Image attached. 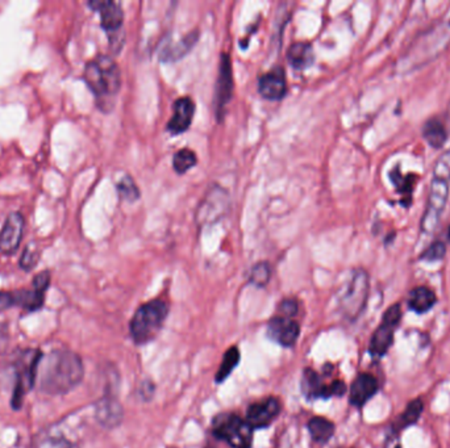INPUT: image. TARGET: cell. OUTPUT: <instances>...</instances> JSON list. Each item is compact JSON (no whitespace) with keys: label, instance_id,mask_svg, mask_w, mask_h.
<instances>
[{"label":"cell","instance_id":"31","mask_svg":"<svg viewBox=\"0 0 450 448\" xmlns=\"http://www.w3.org/2000/svg\"><path fill=\"white\" fill-rule=\"evenodd\" d=\"M433 178L450 182V149L437 159L433 167Z\"/></svg>","mask_w":450,"mask_h":448},{"label":"cell","instance_id":"25","mask_svg":"<svg viewBox=\"0 0 450 448\" xmlns=\"http://www.w3.org/2000/svg\"><path fill=\"white\" fill-rule=\"evenodd\" d=\"M390 178H391V182L394 183L398 188V192L402 194L403 196V200H407L411 204V195L413 192V188H415V183L418 181V176L416 175H407V176H403L400 170L395 168L391 172H390Z\"/></svg>","mask_w":450,"mask_h":448},{"label":"cell","instance_id":"32","mask_svg":"<svg viewBox=\"0 0 450 448\" xmlns=\"http://www.w3.org/2000/svg\"><path fill=\"white\" fill-rule=\"evenodd\" d=\"M445 252H447V246L444 242H435L432 243L425 252H422V261H428V262H437V261H441L444 256H445Z\"/></svg>","mask_w":450,"mask_h":448},{"label":"cell","instance_id":"13","mask_svg":"<svg viewBox=\"0 0 450 448\" xmlns=\"http://www.w3.org/2000/svg\"><path fill=\"white\" fill-rule=\"evenodd\" d=\"M258 92L264 99L271 101H278L286 96L288 85L286 79V72L282 68H275L265 72L258 78L257 84Z\"/></svg>","mask_w":450,"mask_h":448},{"label":"cell","instance_id":"37","mask_svg":"<svg viewBox=\"0 0 450 448\" xmlns=\"http://www.w3.org/2000/svg\"><path fill=\"white\" fill-rule=\"evenodd\" d=\"M40 448H72L69 443H66L65 440H49L46 443H43V446Z\"/></svg>","mask_w":450,"mask_h":448},{"label":"cell","instance_id":"23","mask_svg":"<svg viewBox=\"0 0 450 448\" xmlns=\"http://www.w3.org/2000/svg\"><path fill=\"white\" fill-rule=\"evenodd\" d=\"M311 436L317 443H326L335 434V425L323 417H313L309 422Z\"/></svg>","mask_w":450,"mask_h":448},{"label":"cell","instance_id":"6","mask_svg":"<svg viewBox=\"0 0 450 448\" xmlns=\"http://www.w3.org/2000/svg\"><path fill=\"white\" fill-rule=\"evenodd\" d=\"M369 296V275L364 269H355L348 283L346 291L341 296L340 304L345 316L351 320L360 316L366 305Z\"/></svg>","mask_w":450,"mask_h":448},{"label":"cell","instance_id":"29","mask_svg":"<svg viewBox=\"0 0 450 448\" xmlns=\"http://www.w3.org/2000/svg\"><path fill=\"white\" fill-rule=\"evenodd\" d=\"M270 278H271V267L268 262H260V263L254 265L253 268L251 269L249 281L255 287L268 285Z\"/></svg>","mask_w":450,"mask_h":448},{"label":"cell","instance_id":"22","mask_svg":"<svg viewBox=\"0 0 450 448\" xmlns=\"http://www.w3.org/2000/svg\"><path fill=\"white\" fill-rule=\"evenodd\" d=\"M97 418L106 427H113L123 418V410L115 400L106 398L97 407Z\"/></svg>","mask_w":450,"mask_h":448},{"label":"cell","instance_id":"8","mask_svg":"<svg viewBox=\"0 0 450 448\" xmlns=\"http://www.w3.org/2000/svg\"><path fill=\"white\" fill-rule=\"evenodd\" d=\"M449 183L437 178L432 179L427 208L424 212L422 225H420L422 233L432 234L436 230L440 217L449 197Z\"/></svg>","mask_w":450,"mask_h":448},{"label":"cell","instance_id":"36","mask_svg":"<svg viewBox=\"0 0 450 448\" xmlns=\"http://www.w3.org/2000/svg\"><path fill=\"white\" fill-rule=\"evenodd\" d=\"M8 342H10V336H8L7 329L0 326V355L7 349Z\"/></svg>","mask_w":450,"mask_h":448},{"label":"cell","instance_id":"35","mask_svg":"<svg viewBox=\"0 0 450 448\" xmlns=\"http://www.w3.org/2000/svg\"><path fill=\"white\" fill-rule=\"evenodd\" d=\"M14 292H8V291H0V309L10 308V307H14Z\"/></svg>","mask_w":450,"mask_h":448},{"label":"cell","instance_id":"10","mask_svg":"<svg viewBox=\"0 0 450 448\" xmlns=\"http://www.w3.org/2000/svg\"><path fill=\"white\" fill-rule=\"evenodd\" d=\"M41 358L43 355L40 352L32 351L19 362L20 365L17 368V380H16V388L12 398V405L14 407H21L26 392L36 384L37 369Z\"/></svg>","mask_w":450,"mask_h":448},{"label":"cell","instance_id":"3","mask_svg":"<svg viewBox=\"0 0 450 448\" xmlns=\"http://www.w3.org/2000/svg\"><path fill=\"white\" fill-rule=\"evenodd\" d=\"M169 313V305L161 298H155L142 304L136 310L130 321V334L137 345H145L153 340L161 332Z\"/></svg>","mask_w":450,"mask_h":448},{"label":"cell","instance_id":"27","mask_svg":"<svg viewBox=\"0 0 450 448\" xmlns=\"http://www.w3.org/2000/svg\"><path fill=\"white\" fill-rule=\"evenodd\" d=\"M116 190L119 197L128 203H135L141 196L140 190L132 176L124 175L119 182L116 183Z\"/></svg>","mask_w":450,"mask_h":448},{"label":"cell","instance_id":"14","mask_svg":"<svg viewBox=\"0 0 450 448\" xmlns=\"http://www.w3.org/2000/svg\"><path fill=\"white\" fill-rule=\"evenodd\" d=\"M281 411V403L275 397H270L262 403L251 405L246 411V422L252 429H264L278 417Z\"/></svg>","mask_w":450,"mask_h":448},{"label":"cell","instance_id":"39","mask_svg":"<svg viewBox=\"0 0 450 448\" xmlns=\"http://www.w3.org/2000/svg\"><path fill=\"white\" fill-rule=\"evenodd\" d=\"M396 448H400V446H398V447H396Z\"/></svg>","mask_w":450,"mask_h":448},{"label":"cell","instance_id":"15","mask_svg":"<svg viewBox=\"0 0 450 448\" xmlns=\"http://www.w3.org/2000/svg\"><path fill=\"white\" fill-rule=\"evenodd\" d=\"M299 325L291 318L282 316L273 317L268 325V336L283 347H291L299 338Z\"/></svg>","mask_w":450,"mask_h":448},{"label":"cell","instance_id":"18","mask_svg":"<svg viewBox=\"0 0 450 448\" xmlns=\"http://www.w3.org/2000/svg\"><path fill=\"white\" fill-rule=\"evenodd\" d=\"M287 61L295 70H306L315 61L313 48L310 42H294L288 46Z\"/></svg>","mask_w":450,"mask_h":448},{"label":"cell","instance_id":"30","mask_svg":"<svg viewBox=\"0 0 450 448\" xmlns=\"http://www.w3.org/2000/svg\"><path fill=\"white\" fill-rule=\"evenodd\" d=\"M40 258H41V252L35 245H28L21 252L19 266L21 267L24 271H32L35 267L39 265Z\"/></svg>","mask_w":450,"mask_h":448},{"label":"cell","instance_id":"34","mask_svg":"<svg viewBox=\"0 0 450 448\" xmlns=\"http://www.w3.org/2000/svg\"><path fill=\"white\" fill-rule=\"evenodd\" d=\"M50 284V272L49 271H43L41 274L36 275L33 279V288L41 292H46Z\"/></svg>","mask_w":450,"mask_h":448},{"label":"cell","instance_id":"33","mask_svg":"<svg viewBox=\"0 0 450 448\" xmlns=\"http://www.w3.org/2000/svg\"><path fill=\"white\" fill-rule=\"evenodd\" d=\"M297 308H299V305H297L296 300H294V298H284L280 304L278 310H280L282 317L291 318L297 313Z\"/></svg>","mask_w":450,"mask_h":448},{"label":"cell","instance_id":"17","mask_svg":"<svg viewBox=\"0 0 450 448\" xmlns=\"http://www.w3.org/2000/svg\"><path fill=\"white\" fill-rule=\"evenodd\" d=\"M197 39H199V32L191 30L190 33L184 34L179 41L166 43V46L159 52V59L165 63L181 59L195 46Z\"/></svg>","mask_w":450,"mask_h":448},{"label":"cell","instance_id":"9","mask_svg":"<svg viewBox=\"0 0 450 448\" xmlns=\"http://www.w3.org/2000/svg\"><path fill=\"white\" fill-rule=\"evenodd\" d=\"M233 90H235V81H233V71H232V61L228 53H223L220 58V66H219V74L215 85V98H213L215 112L219 121L224 119L226 105L233 96Z\"/></svg>","mask_w":450,"mask_h":448},{"label":"cell","instance_id":"20","mask_svg":"<svg viewBox=\"0 0 450 448\" xmlns=\"http://www.w3.org/2000/svg\"><path fill=\"white\" fill-rule=\"evenodd\" d=\"M436 303V294L428 287H416L408 296V307L411 310L420 314L431 310Z\"/></svg>","mask_w":450,"mask_h":448},{"label":"cell","instance_id":"4","mask_svg":"<svg viewBox=\"0 0 450 448\" xmlns=\"http://www.w3.org/2000/svg\"><path fill=\"white\" fill-rule=\"evenodd\" d=\"M87 6L100 14V26L108 36L112 52H120L124 45V12L121 4L113 0H91Z\"/></svg>","mask_w":450,"mask_h":448},{"label":"cell","instance_id":"28","mask_svg":"<svg viewBox=\"0 0 450 448\" xmlns=\"http://www.w3.org/2000/svg\"><path fill=\"white\" fill-rule=\"evenodd\" d=\"M422 409H424V405H422V400H413L408 404L407 409L403 411L400 420H399V430L402 429H406L408 426L416 423L420 416H422Z\"/></svg>","mask_w":450,"mask_h":448},{"label":"cell","instance_id":"26","mask_svg":"<svg viewBox=\"0 0 450 448\" xmlns=\"http://www.w3.org/2000/svg\"><path fill=\"white\" fill-rule=\"evenodd\" d=\"M239 362V351L236 346L235 347H231L229 350L226 351L224 354V358H223V362H222V365L216 374V383L220 384L223 383L225 378H228L232 371L237 367Z\"/></svg>","mask_w":450,"mask_h":448},{"label":"cell","instance_id":"19","mask_svg":"<svg viewBox=\"0 0 450 448\" xmlns=\"http://www.w3.org/2000/svg\"><path fill=\"white\" fill-rule=\"evenodd\" d=\"M302 391L306 394L307 398H329L333 396L332 384L324 385L320 381L319 375L313 369H306L302 378Z\"/></svg>","mask_w":450,"mask_h":448},{"label":"cell","instance_id":"21","mask_svg":"<svg viewBox=\"0 0 450 448\" xmlns=\"http://www.w3.org/2000/svg\"><path fill=\"white\" fill-rule=\"evenodd\" d=\"M422 137L433 149H441L448 141L447 126L438 117L429 119L422 126Z\"/></svg>","mask_w":450,"mask_h":448},{"label":"cell","instance_id":"2","mask_svg":"<svg viewBox=\"0 0 450 448\" xmlns=\"http://www.w3.org/2000/svg\"><path fill=\"white\" fill-rule=\"evenodd\" d=\"M84 79L103 112L111 111L121 88V72L112 57L99 54L86 63Z\"/></svg>","mask_w":450,"mask_h":448},{"label":"cell","instance_id":"5","mask_svg":"<svg viewBox=\"0 0 450 448\" xmlns=\"http://www.w3.org/2000/svg\"><path fill=\"white\" fill-rule=\"evenodd\" d=\"M213 435L224 440L232 448H251L253 429L251 425L235 414H220L212 423Z\"/></svg>","mask_w":450,"mask_h":448},{"label":"cell","instance_id":"11","mask_svg":"<svg viewBox=\"0 0 450 448\" xmlns=\"http://www.w3.org/2000/svg\"><path fill=\"white\" fill-rule=\"evenodd\" d=\"M26 220L19 212L11 213L1 227L0 232V252L4 255H12L17 252L24 234Z\"/></svg>","mask_w":450,"mask_h":448},{"label":"cell","instance_id":"24","mask_svg":"<svg viewBox=\"0 0 450 448\" xmlns=\"http://www.w3.org/2000/svg\"><path fill=\"white\" fill-rule=\"evenodd\" d=\"M197 165V153L193 149L184 147L177 152L173 158V168L177 174L183 175Z\"/></svg>","mask_w":450,"mask_h":448},{"label":"cell","instance_id":"38","mask_svg":"<svg viewBox=\"0 0 450 448\" xmlns=\"http://www.w3.org/2000/svg\"><path fill=\"white\" fill-rule=\"evenodd\" d=\"M449 239H450V227H449Z\"/></svg>","mask_w":450,"mask_h":448},{"label":"cell","instance_id":"1","mask_svg":"<svg viewBox=\"0 0 450 448\" xmlns=\"http://www.w3.org/2000/svg\"><path fill=\"white\" fill-rule=\"evenodd\" d=\"M84 378V363L71 351H53L41 358L36 383L40 391L50 396L65 394L74 389Z\"/></svg>","mask_w":450,"mask_h":448},{"label":"cell","instance_id":"16","mask_svg":"<svg viewBox=\"0 0 450 448\" xmlns=\"http://www.w3.org/2000/svg\"><path fill=\"white\" fill-rule=\"evenodd\" d=\"M378 381L370 374H361L353 381L349 403L353 407H361L378 391Z\"/></svg>","mask_w":450,"mask_h":448},{"label":"cell","instance_id":"7","mask_svg":"<svg viewBox=\"0 0 450 448\" xmlns=\"http://www.w3.org/2000/svg\"><path fill=\"white\" fill-rule=\"evenodd\" d=\"M402 320V308L400 304H394L387 309L383 314L382 323L378 329L371 336L369 352L374 358H380L386 355V352L393 346L394 342L395 329Z\"/></svg>","mask_w":450,"mask_h":448},{"label":"cell","instance_id":"12","mask_svg":"<svg viewBox=\"0 0 450 448\" xmlns=\"http://www.w3.org/2000/svg\"><path fill=\"white\" fill-rule=\"evenodd\" d=\"M195 110V103L190 96L177 99L173 104V116L166 126L168 132L173 136H179L186 130H188V128L193 124Z\"/></svg>","mask_w":450,"mask_h":448}]
</instances>
